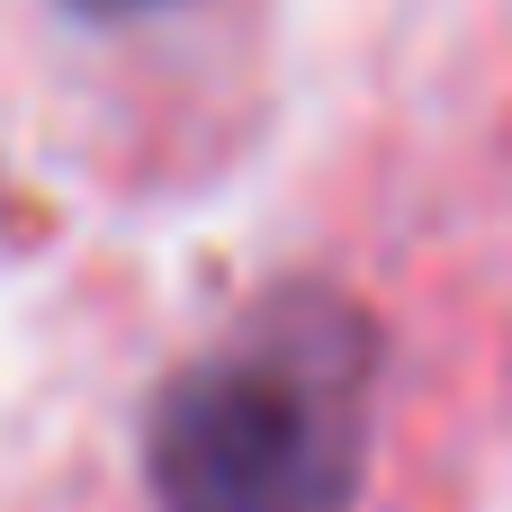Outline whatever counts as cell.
<instances>
[{"label": "cell", "instance_id": "6da1fadb", "mask_svg": "<svg viewBox=\"0 0 512 512\" xmlns=\"http://www.w3.org/2000/svg\"><path fill=\"white\" fill-rule=\"evenodd\" d=\"M378 324L333 288H279L198 351L153 423L144 468L162 512H351L369 459Z\"/></svg>", "mask_w": 512, "mask_h": 512}, {"label": "cell", "instance_id": "7a4b0ae2", "mask_svg": "<svg viewBox=\"0 0 512 512\" xmlns=\"http://www.w3.org/2000/svg\"><path fill=\"white\" fill-rule=\"evenodd\" d=\"M63 9H81V18H144V9H171V0H63Z\"/></svg>", "mask_w": 512, "mask_h": 512}]
</instances>
